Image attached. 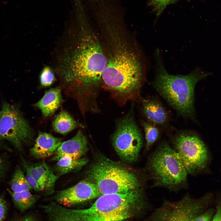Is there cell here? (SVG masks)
I'll return each mask as SVG.
<instances>
[{
  "label": "cell",
  "instance_id": "cell-15",
  "mask_svg": "<svg viewBox=\"0 0 221 221\" xmlns=\"http://www.w3.org/2000/svg\"><path fill=\"white\" fill-rule=\"evenodd\" d=\"M142 111L150 123L163 125L168 119L167 112L162 104L154 99H145L142 101Z\"/></svg>",
  "mask_w": 221,
  "mask_h": 221
},
{
  "label": "cell",
  "instance_id": "cell-3",
  "mask_svg": "<svg viewBox=\"0 0 221 221\" xmlns=\"http://www.w3.org/2000/svg\"><path fill=\"white\" fill-rule=\"evenodd\" d=\"M140 188L124 193L103 195L89 208L72 209L61 205L55 208L53 221H116L130 218L142 206Z\"/></svg>",
  "mask_w": 221,
  "mask_h": 221
},
{
  "label": "cell",
  "instance_id": "cell-21",
  "mask_svg": "<svg viewBox=\"0 0 221 221\" xmlns=\"http://www.w3.org/2000/svg\"><path fill=\"white\" fill-rule=\"evenodd\" d=\"M143 126L146 140V149H149L157 139L159 130L155 126L150 123L144 122Z\"/></svg>",
  "mask_w": 221,
  "mask_h": 221
},
{
  "label": "cell",
  "instance_id": "cell-1",
  "mask_svg": "<svg viewBox=\"0 0 221 221\" xmlns=\"http://www.w3.org/2000/svg\"><path fill=\"white\" fill-rule=\"evenodd\" d=\"M80 20L77 35L61 56L59 73L65 94L84 104L102 81L107 59L95 33L86 20Z\"/></svg>",
  "mask_w": 221,
  "mask_h": 221
},
{
  "label": "cell",
  "instance_id": "cell-17",
  "mask_svg": "<svg viewBox=\"0 0 221 221\" xmlns=\"http://www.w3.org/2000/svg\"><path fill=\"white\" fill-rule=\"evenodd\" d=\"M30 191L14 192L8 190L15 206L20 211H24L31 207L39 198V196L33 194Z\"/></svg>",
  "mask_w": 221,
  "mask_h": 221
},
{
  "label": "cell",
  "instance_id": "cell-22",
  "mask_svg": "<svg viewBox=\"0 0 221 221\" xmlns=\"http://www.w3.org/2000/svg\"><path fill=\"white\" fill-rule=\"evenodd\" d=\"M178 0H149L148 6L152 11L155 12L157 16L159 17L166 8L171 4H174Z\"/></svg>",
  "mask_w": 221,
  "mask_h": 221
},
{
  "label": "cell",
  "instance_id": "cell-18",
  "mask_svg": "<svg viewBox=\"0 0 221 221\" xmlns=\"http://www.w3.org/2000/svg\"><path fill=\"white\" fill-rule=\"evenodd\" d=\"M55 169L59 176L74 172L81 169L87 162L85 158L75 159L64 157L57 161Z\"/></svg>",
  "mask_w": 221,
  "mask_h": 221
},
{
  "label": "cell",
  "instance_id": "cell-11",
  "mask_svg": "<svg viewBox=\"0 0 221 221\" xmlns=\"http://www.w3.org/2000/svg\"><path fill=\"white\" fill-rule=\"evenodd\" d=\"M101 196L96 186L87 179L57 192L54 196V201L63 206L71 207Z\"/></svg>",
  "mask_w": 221,
  "mask_h": 221
},
{
  "label": "cell",
  "instance_id": "cell-23",
  "mask_svg": "<svg viewBox=\"0 0 221 221\" xmlns=\"http://www.w3.org/2000/svg\"><path fill=\"white\" fill-rule=\"evenodd\" d=\"M40 79L41 85L44 87H48L54 82L55 76L52 69L48 66H45L42 70Z\"/></svg>",
  "mask_w": 221,
  "mask_h": 221
},
{
  "label": "cell",
  "instance_id": "cell-28",
  "mask_svg": "<svg viewBox=\"0 0 221 221\" xmlns=\"http://www.w3.org/2000/svg\"><path fill=\"white\" fill-rule=\"evenodd\" d=\"M15 221H37L36 219L31 215H28Z\"/></svg>",
  "mask_w": 221,
  "mask_h": 221
},
{
  "label": "cell",
  "instance_id": "cell-9",
  "mask_svg": "<svg viewBox=\"0 0 221 221\" xmlns=\"http://www.w3.org/2000/svg\"><path fill=\"white\" fill-rule=\"evenodd\" d=\"M33 138L32 130L20 111L4 103L0 110V139L8 141L21 151L23 144Z\"/></svg>",
  "mask_w": 221,
  "mask_h": 221
},
{
  "label": "cell",
  "instance_id": "cell-2",
  "mask_svg": "<svg viewBox=\"0 0 221 221\" xmlns=\"http://www.w3.org/2000/svg\"><path fill=\"white\" fill-rule=\"evenodd\" d=\"M104 25L107 65L102 80L115 93L132 99L143 81L145 70L141 56L122 27L110 21Z\"/></svg>",
  "mask_w": 221,
  "mask_h": 221
},
{
  "label": "cell",
  "instance_id": "cell-6",
  "mask_svg": "<svg viewBox=\"0 0 221 221\" xmlns=\"http://www.w3.org/2000/svg\"><path fill=\"white\" fill-rule=\"evenodd\" d=\"M88 174L101 195L126 193L141 187L140 182L134 174L106 161L94 165L89 171Z\"/></svg>",
  "mask_w": 221,
  "mask_h": 221
},
{
  "label": "cell",
  "instance_id": "cell-12",
  "mask_svg": "<svg viewBox=\"0 0 221 221\" xmlns=\"http://www.w3.org/2000/svg\"><path fill=\"white\" fill-rule=\"evenodd\" d=\"M88 149L86 138L80 130L71 139L62 142L52 160L57 161L64 157L79 159L86 153Z\"/></svg>",
  "mask_w": 221,
  "mask_h": 221
},
{
  "label": "cell",
  "instance_id": "cell-4",
  "mask_svg": "<svg viewBox=\"0 0 221 221\" xmlns=\"http://www.w3.org/2000/svg\"><path fill=\"white\" fill-rule=\"evenodd\" d=\"M156 69L153 85L176 112L184 117L194 119V90L197 83L211 74L197 68L186 75L169 74L165 68L161 52L155 51Z\"/></svg>",
  "mask_w": 221,
  "mask_h": 221
},
{
  "label": "cell",
  "instance_id": "cell-24",
  "mask_svg": "<svg viewBox=\"0 0 221 221\" xmlns=\"http://www.w3.org/2000/svg\"><path fill=\"white\" fill-rule=\"evenodd\" d=\"M22 160L23 166L26 171L25 177L27 181L33 189L37 192H41L40 187L36 180L31 174L27 167V163L23 159Z\"/></svg>",
  "mask_w": 221,
  "mask_h": 221
},
{
  "label": "cell",
  "instance_id": "cell-30",
  "mask_svg": "<svg viewBox=\"0 0 221 221\" xmlns=\"http://www.w3.org/2000/svg\"><path fill=\"white\" fill-rule=\"evenodd\" d=\"M125 221V220H119V221Z\"/></svg>",
  "mask_w": 221,
  "mask_h": 221
},
{
  "label": "cell",
  "instance_id": "cell-19",
  "mask_svg": "<svg viewBox=\"0 0 221 221\" xmlns=\"http://www.w3.org/2000/svg\"><path fill=\"white\" fill-rule=\"evenodd\" d=\"M77 126L76 122L66 111H61L54 121L52 127L56 132L65 134L74 129Z\"/></svg>",
  "mask_w": 221,
  "mask_h": 221
},
{
  "label": "cell",
  "instance_id": "cell-25",
  "mask_svg": "<svg viewBox=\"0 0 221 221\" xmlns=\"http://www.w3.org/2000/svg\"><path fill=\"white\" fill-rule=\"evenodd\" d=\"M7 204L4 199L0 197V221L5 219L7 211Z\"/></svg>",
  "mask_w": 221,
  "mask_h": 221
},
{
  "label": "cell",
  "instance_id": "cell-10",
  "mask_svg": "<svg viewBox=\"0 0 221 221\" xmlns=\"http://www.w3.org/2000/svg\"><path fill=\"white\" fill-rule=\"evenodd\" d=\"M142 141L141 133L132 117L127 116L119 121L113 135L112 143L122 159L130 162L136 161Z\"/></svg>",
  "mask_w": 221,
  "mask_h": 221
},
{
  "label": "cell",
  "instance_id": "cell-29",
  "mask_svg": "<svg viewBox=\"0 0 221 221\" xmlns=\"http://www.w3.org/2000/svg\"><path fill=\"white\" fill-rule=\"evenodd\" d=\"M4 163L2 159L0 157V174L3 171L4 168Z\"/></svg>",
  "mask_w": 221,
  "mask_h": 221
},
{
  "label": "cell",
  "instance_id": "cell-5",
  "mask_svg": "<svg viewBox=\"0 0 221 221\" xmlns=\"http://www.w3.org/2000/svg\"><path fill=\"white\" fill-rule=\"evenodd\" d=\"M147 167L154 186L174 190L187 186L185 169L177 153L165 141L150 155Z\"/></svg>",
  "mask_w": 221,
  "mask_h": 221
},
{
  "label": "cell",
  "instance_id": "cell-8",
  "mask_svg": "<svg viewBox=\"0 0 221 221\" xmlns=\"http://www.w3.org/2000/svg\"><path fill=\"white\" fill-rule=\"evenodd\" d=\"M212 194L208 193L198 199L186 195L175 201H165L151 216L152 221H192L199 215L209 202Z\"/></svg>",
  "mask_w": 221,
  "mask_h": 221
},
{
  "label": "cell",
  "instance_id": "cell-16",
  "mask_svg": "<svg viewBox=\"0 0 221 221\" xmlns=\"http://www.w3.org/2000/svg\"><path fill=\"white\" fill-rule=\"evenodd\" d=\"M62 102L60 87L51 88L47 91L42 98L35 104L45 116L51 115L59 108Z\"/></svg>",
  "mask_w": 221,
  "mask_h": 221
},
{
  "label": "cell",
  "instance_id": "cell-20",
  "mask_svg": "<svg viewBox=\"0 0 221 221\" xmlns=\"http://www.w3.org/2000/svg\"><path fill=\"white\" fill-rule=\"evenodd\" d=\"M11 191L18 192L30 191L33 189L27 181L23 171L20 168L17 169L10 181Z\"/></svg>",
  "mask_w": 221,
  "mask_h": 221
},
{
  "label": "cell",
  "instance_id": "cell-27",
  "mask_svg": "<svg viewBox=\"0 0 221 221\" xmlns=\"http://www.w3.org/2000/svg\"><path fill=\"white\" fill-rule=\"evenodd\" d=\"M211 221H221V198L218 200L216 212Z\"/></svg>",
  "mask_w": 221,
  "mask_h": 221
},
{
  "label": "cell",
  "instance_id": "cell-13",
  "mask_svg": "<svg viewBox=\"0 0 221 221\" xmlns=\"http://www.w3.org/2000/svg\"><path fill=\"white\" fill-rule=\"evenodd\" d=\"M28 168L37 182L41 190L46 196L55 192L56 182L59 176L54 173L51 168L44 161L28 165Z\"/></svg>",
  "mask_w": 221,
  "mask_h": 221
},
{
  "label": "cell",
  "instance_id": "cell-7",
  "mask_svg": "<svg viewBox=\"0 0 221 221\" xmlns=\"http://www.w3.org/2000/svg\"><path fill=\"white\" fill-rule=\"evenodd\" d=\"M173 149L180 158L187 174H194L204 169L209 161L204 143L192 133L181 132L172 139Z\"/></svg>",
  "mask_w": 221,
  "mask_h": 221
},
{
  "label": "cell",
  "instance_id": "cell-14",
  "mask_svg": "<svg viewBox=\"0 0 221 221\" xmlns=\"http://www.w3.org/2000/svg\"><path fill=\"white\" fill-rule=\"evenodd\" d=\"M61 143V139L50 134L40 132L30 153L36 159H45L54 154Z\"/></svg>",
  "mask_w": 221,
  "mask_h": 221
},
{
  "label": "cell",
  "instance_id": "cell-26",
  "mask_svg": "<svg viewBox=\"0 0 221 221\" xmlns=\"http://www.w3.org/2000/svg\"><path fill=\"white\" fill-rule=\"evenodd\" d=\"M213 211H209L200 215L192 221H211L213 216Z\"/></svg>",
  "mask_w": 221,
  "mask_h": 221
},
{
  "label": "cell",
  "instance_id": "cell-31",
  "mask_svg": "<svg viewBox=\"0 0 221 221\" xmlns=\"http://www.w3.org/2000/svg\"><path fill=\"white\" fill-rule=\"evenodd\" d=\"M187 0L189 1V0Z\"/></svg>",
  "mask_w": 221,
  "mask_h": 221
}]
</instances>
